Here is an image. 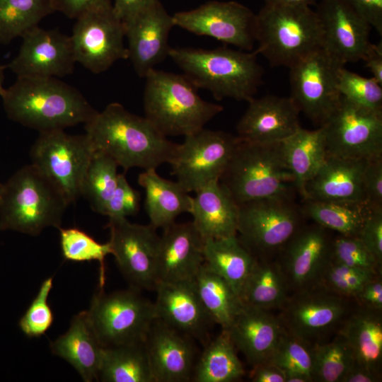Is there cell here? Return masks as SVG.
<instances>
[{
	"instance_id": "52",
	"label": "cell",
	"mask_w": 382,
	"mask_h": 382,
	"mask_svg": "<svg viewBox=\"0 0 382 382\" xmlns=\"http://www.w3.org/2000/svg\"><path fill=\"white\" fill-rule=\"evenodd\" d=\"M346 1L382 35V0Z\"/></svg>"
},
{
	"instance_id": "9",
	"label": "cell",
	"mask_w": 382,
	"mask_h": 382,
	"mask_svg": "<svg viewBox=\"0 0 382 382\" xmlns=\"http://www.w3.org/2000/svg\"><path fill=\"white\" fill-rule=\"evenodd\" d=\"M88 317L103 348L144 342L156 319L154 302L133 288L95 293Z\"/></svg>"
},
{
	"instance_id": "32",
	"label": "cell",
	"mask_w": 382,
	"mask_h": 382,
	"mask_svg": "<svg viewBox=\"0 0 382 382\" xmlns=\"http://www.w3.org/2000/svg\"><path fill=\"white\" fill-rule=\"evenodd\" d=\"M279 144L284 160L294 176L296 190L303 198L306 184L328 156L323 129L322 127L315 130L300 127Z\"/></svg>"
},
{
	"instance_id": "6",
	"label": "cell",
	"mask_w": 382,
	"mask_h": 382,
	"mask_svg": "<svg viewBox=\"0 0 382 382\" xmlns=\"http://www.w3.org/2000/svg\"><path fill=\"white\" fill-rule=\"evenodd\" d=\"M280 142L257 144L239 139L219 182L238 204L274 197H293L294 176Z\"/></svg>"
},
{
	"instance_id": "35",
	"label": "cell",
	"mask_w": 382,
	"mask_h": 382,
	"mask_svg": "<svg viewBox=\"0 0 382 382\" xmlns=\"http://www.w3.org/2000/svg\"><path fill=\"white\" fill-rule=\"evenodd\" d=\"M194 284L212 321L227 330L243 308L239 296L225 279L204 265L195 276Z\"/></svg>"
},
{
	"instance_id": "44",
	"label": "cell",
	"mask_w": 382,
	"mask_h": 382,
	"mask_svg": "<svg viewBox=\"0 0 382 382\" xmlns=\"http://www.w3.org/2000/svg\"><path fill=\"white\" fill-rule=\"evenodd\" d=\"M378 276L381 275L352 268L330 258L316 286L355 299L363 286Z\"/></svg>"
},
{
	"instance_id": "23",
	"label": "cell",
	"mask_w": 382,
	"mask_h": 382,
	"mask_svg": "<svg viewBox=\"0 0 382 382\" xmlns=\"http://www.w3.org/2000/svg\"><path fill=\"white\" fill-rule=\"evenodd\" d=\"M236 126L238 138L257 144L278 143L300 127L297 106L290 97L253 98Z\"/></svg>"
},
{
	"instance_id": "3",
	"label": "cell",
	"mask_w": 382,
	"mask_h": 382,
	"mask_svg": "<svg viewBox=\"0 0 382 382\" xmlns=\"http://www.w3.org/2000/svg\"><path fill=\"white\" fill-rule=\"evenodd\" d=\"M257 54L256 51L226 47H170L168 57L197 88L208 90L216 100L249 102L262 82L264 70L257 62Z\"/></svg>"
},
{
	"instance_id": "4",
	"label": "cell",
	"mask_w": 382,
	"mask_h": 382,
	"mask_svg": "<svg viewBox=\"0 0 382 382\" xmlns=\"http://www.w3.org/2000/svg\"><path fill=\"white\" fill-rule=\"evenodd\" d=\"M144 78V117L166 137L198 132L223 110L203 100L184 74L154 69Z\"/></svg>"
},
{
	"instance_id": "8",
	"label": "cell",
	"mask_w": 382,
	"mask_h": 382,
	"mask_svg": "<svg viewBox=\"0 0 382 382\" xmlns=\"http://www.w3.org/2000/svg\"><path fill=\"white\" fill-rule=\"evenodd\" d=\"M237 236L259 259H275L305 224L306 216L293 197H274L238 204Z\"/></svg>"
},
{
	"instance_id": "34",
	"label": "cell",
	"mask_w": 382,
	"mask_h": 382,
	"mask_svg": "<svg viewBox=\"0 0 382 382\" xmlns=\"http://www.w3.org/2000/svg\"><path fill=\"white\" fill-rule=\"evenodd\" d=\"M289 295L286 282L276 260L255 257L241 292L243 306L279 310Z\"/></svg>"
},
{
	"instance_id": "31",
	"label": "cell",
	"mask_w": 382,
	"mask_h": 382,
	"mask_svg": "<svg viewBox=\"0 0 382 382\" xmlns=\"http://www.w3.org/2000/svg\"><path fill=\"white\" fill-rule=\"evenodd\" d=\"M138 183L145 190V209L156 228L163 229L179 215L190 213L192 197L177 180H168L156 169H149L139 174Z\"/></svg>"
},
{
	"instance_id": "30",
	"label": "cell",
	"mask_w": 382,
	"mask_h": 382,
	"mask_svg": "<svg viewBox=\"0 0 382 382\" xmlns=\"http://www.w3.org/2000/svg\"><path fill=\"white\" fill-rule=\"evenodd\" d=\"M338 332L347 340L357 364L382 374L381 310L359 304Z\"/></svg>"
},
{
	"instance_id": "15",
	"label": "cell",
	"mask_w": 382,
	"mask_h": 382,
	"mask_svg": "<svg viewBox=\"0 0 382 382\" xmlns=\"http://www.w3.org/2000/svg\"><path fill=\"white\" fill-rule=\"evenodd\" d=\"M112 255L129 287L155 290L156 265L160 241L154 226L129 222L127 218L109 219Z\"/></svg>"
},
{
	"instance_id": "39",
	"label": "cell",
	"mask_w": 382,
	"mask_h": 382,
	"mask_svg": "<svg viewBox=\"0 0 382 382\" xmlns=\"http://www.w3.org/2000/svg\"><path fill=\"white\" fill-rule=\"evenodd\" d=\"M55 12L51 0H0V45H6Z\"/></svg>"
},
{
	"instance_id": "14",
	"label": "cell",
	"mask_w": 382,
	"mask_h": 382,
	"mask_svg": "<svg viewBox=\"0 0 382 382\" xmlns=\"http://www.w3.org/2000/svg\"><path fill=\"white\" fill-rule=\"evenodd\" d=\"M321 127L328 156L366 160L382 156V112L342 96L337 108Z\"/></svg>"
},
{
	"instance_id": "26",
	"label": "cell",
	"mask_w": 382,
	"mask_h": 382,
	"mask_svg": "<svg viewBox=\"0 0 382 382\" xmlns=\"http://www.w3.org/2000/svg\"><path fill=\"white\" fill-rule=\"evenodd\" d=\"M284 330L271 311L243 306L226 331L237 351L254 367L270 362Z\"/></svg>"
},
{
	"instance_id": "50",
	"label": "cell",
	"mask_w": 382,
	"mask_h": 382,
	"mask_svg": "<svg viewBox=\"0 0 382 382\" xmlns=\"http://www.w3.org/2000/svg\"><path fill=\"white\" fill-rule=\"evenodd\" d=\"M358 237L382 265V207L369 209Z\"/></svg>"
},
{
	"instance_id": "13",
	"label": "cell",
	"mask_w": 382,
	"mask_h": 382,
	"mask_svg": "<svg viewBox=\"0 0 382 382\" xmlns=\"http://www.w3.org/2000/svg\"><path fill=\"white\" fill-rule=\"evenodd\" d=\"M238 141L237 136L205 128L186 136L170 163L172 174L188 192L219 181Z\"/></svg>"
},
{
	"instance_id": "2",
	"label": "cell",
	"mask_w": 382,
	"mask_h": 382,
	"mask_svg": "<svg viewBox=\"0 0 382 382\" xmlns=\"http://www.w3.org/2000/svg\"><path fill=\"white\" fill-rule=\"evenodd\" d=\"M1 97L9 120L39 133L86 124L98 112L76 88L54 77H17Z\"/></svg>"
},
{
	"instance_id": "12",
	"label": "cell",
	"mask_w": 382,
	"mask_h": 382,
	"mask_svg": "<svg viewBox=\"0 0 382 382\" xmlns=\"http://www.w3.org/2000/svg\"><path fill=\"white\" fill-rule=\"evenodd\" d=\"M343 66L321 47L289 68L290 98L318 127L340 102L338 76Z\"/></svg>"
},
{
	"instance_id": "11",
	"label": "cell",
	"mask_w": 382,
	"mask_h": 382,
	"mask_svg": "<svg viewBox=\"0 0 382 382\" xmlns=\"http://www.w3.org/2000/svg\"><path fill=\"white\" fill-rule=\"evenodd\" d=\"M95 152L84 134L71 135L64 130L40 132L31 146V164L62 192L68 204L81 197L86 170Z\"/></svg>"
},
{
	"instance_id": "54",
	"label": "cell",
	"mask_w": 382,
	"mask_h": 382,
	"mask_svg": "<svg viewBox=\"0 0 382 382\" xmlns=\"http://www.w3.org/2000/svg\"><path fill=\"white\" fill-rule=\"evenodd\" d=\"M157 1L158 0H114L112 10L115 16L124 22Z\"/></svg>"
},
{
	"instance_id": "41",
	"label": "cell",
	"mask_w": 382,
	"mask_h": 382,
	"mask_svg": "<svg viewBox=\"0 0 382 382\" xmlns=\"http://www.w3.org/2000/svg\"><path fill=\"white\" fill-rule=\"evenodd\" d=\"M355 362L352 351L339 332L328 340L314 345L313 382H340Z\"/></svg>"
},
{
	"instance_id": "33",
	"label": "cell",
	"mask_w": 382,
	"mask_h": 382,
	"mask_svg": "<svg viewBox=\"0 0 382 382\" xmlns=\"http://www.w3.org/2000/svg\"><path fill=\"white\" fill-rule=\"evenodd\" d=\"M204 259V265L225 279L240 297L255 257L243 245L237 235L205 240Z\"/></svg>"
},
{
	"instance_id": "22",
	"label": "cell",
	"mask_w": 382,
	"mask_h": 382,
	"mask_svg": "<svg viewBox=\"0 0 382 382\" xmlns=\"http://www.w3.org/2000/svg\"><path fill=\"white\" fill-rule=\"evenodd\" d=\"M204 243L192 221L164 228L156 258V285L193 281L204 262Z\"/></svg>"
},
{
	"instance_id": "24",
	"label": "cell",
	"mask_w": 382,
	"mask_h": 382,
	"mask_svg": "<svg viewBox=\"0 0 382 382\" xmlns=\"http://www.w3.org/2000/svg\"><path fill=\"white\" fill-rule=\"evenodd\" d=\"M192 339L156 319L144 340L155 382L192 380L196 364Z\"/></svg>"
},
{
	"instance_id": "21",
	"label": "cell",
	"mask_w": 382,
	"mask_h": 382,
	"mask_svg": "<svg viewBox=\"0 0 382 382\" xmlns=\"http://www.w3.org/2000/svg\"><path fill=\"white\" fill-rule=\"evenodd\" d=\"M122 24L128 44V59L137 74L144 78L168 57L171 47L169 33L175 26L173 16L158 0Z\"/></svg>"
},
{
	"instance_id": "60",
	"label": "cell",
	"mask_w": 382,
	"mask_h": 382,
	"mask_svg": "<svg viewBox=\"0 0 382 382\" xmlns=\"http://www.w3.org/2000/svg\"><path fill=\"white\" fill-rule=\"evenodd\" d=\"M7 68L6 65H0V97L3 94L5 88L3 86L4 79V70Z\"/></svg>"
},
{
	"instance_id": "59",
	"label": "cell",
	"mask_w": 382,
	"mask_h": 382,
	"mask_svg": "<svg viewBox=\"0 0 382 382\" xmlns=\"http://www.w3.org/2000/svg\"><path fill=\"white\" fill-rule=\"evenodd\" d=\"M284 382H313L312 378L305 374L297 371L284 372Z\"/></svg>"
},
{
	"instance_id": "46",
	"label": "cell",
	"mask_w": 382,
	"mask_h": 382,
	"mask_svg": "<svg viewBox=\"0 0 382 382\" xmlns=\"http://www.w3.org/2000/svg\"><path fill=\"white\" fill-rule=\"evenodd\" d=\"M331 260L352 268L382 275L381 265L359 237L333 236Z\"/></svg>"
},
{
	"instance_id": "45",
	"label": "cell",
	"mask_w": 382,
	"mask_h": 382,
	"mask_svg": "<svg viewBox=\"0 0 382 382\" xmlns=\"http://www.w3.org/2000/svg\"><path fill=\"white\" fill-rule=\"evenodd\" d=\"M338 89L343 97L366 108L382 112V86L343 66L339 73Z\"/></svg>"
},
{
	"instance_id": "7",
	"label": "cell",
	"mask_w": 382,
	"mask_h": 382,
	"mask_svg": "<svg viewBox=\"0 0 382 382\" xmlns=\"http://www.w3.org/2000/svg\"><path fill=\"white\" fill-rule=\"evenodd\" d=\"M255 40L272 66L290 68L322 47V32L310 6L265 4L255 16Z\"/></svg>"
},
{
	"instance_id": "57",
	"label": "cell",
	"mask_w": 382,
	"mask_h": 382,
	"mask_svg": "<svg viewBox=\"0 0 382 382\" xmlns=\"http://www.w3.org/2000/svg\"><path fill=\"white\" fill-rule=\"evenodd\" d=\"M382 374L374 372L354 362L340 382H379Z\"/></svg>"
},
{
	"instance_id": "61",
	"label": "cell",
	"mask_w": 382,
	"mask_h": 382,
	"mask_svg": "<svg viewBox=\"0 0 382 382\" xmlns=\"http://www.w3.org/2000/svg\"><path fill=\"white\" fill-rule=\"evenodd\" d=\"M3 187H4V183H0V200H1V194H2V191H3Z\"/></svg>"
},
{
	"instance_id": "43",
	"label": "cell",
	"mask_w": 382,
	"mask_h": 382,
	"mask_svg": "<svg viewBox=\"0 0 382 382\" xmlns=\"http://www.w3.org/2000/svg\"><path fill=\"white\" fill-rule=\"evenodd\" d=\"M270 362L284 372L297 371L312 378L314 345L284 330Z\"/></svg>"
},
{
	"instance_id": "1",
	"label": "cell",
	"mask_w": 382,
	"mask_h": 382,
	"mask_svg": "<svg viewBox=\"0 0 382 382\" xmlns=\"http://www.w3.org/2000/svg\"><path fill=\"white\" fill-rule=\"evenodd\" d=\"M84 128L94 150L107 154L125 170L170 164L178 145L145 117L129 112L119 103H111L98 112Z\"/></svg>"
},
{
	"instance_id": "28",
	"label": "cell",
	"mask_w": 382,
	"mask_h": 382,
	"mask_svg": "<svg viewBox=\"0 0 382 382\" xmlns=\"http://www.w3.org/2000/svg\"><path fill=\"white\" fill-rule=\"evenodd\" d=\"M239 207L219 181L195 192L190 214L202 238L216 239L237 235Z\"/></svg>"
},
{
	"instance_id": "20",
	"label": "cell",
	"mask_w": 382,
	"mask_h": 382,
	"mask_svg": "<svg viewBox=\"0 0 382 382\" xmlns=\"http://www.w3.org/2000/svg\"><path fill=\"white\" fill-rule=\"evenodd\" d=\"M21 37L18 54L6 65L17 77L60 78L73 73L76 62L70 36L37 25Z\"/></svg>"
},
{
	"instance_id": "47",
	"label": "cell",
	"mask_w": 382,
	"mask_h": 382,
	"mask_svg": "<svg viewBox=\"0 0 382 382\" xmlns=\"http://www.w3.org/2000/svg\"><path fill=\"white\" fill-rule=\"evenodd\" d=\"M52 286V277L42 282L37 295L18 321L21 330L28 337L45 335L54 322V313L48 303Z\"/></svg>"
},
{
	"instance_id": "40",
	"label": "cell",
	"mask_w": 382,
	"mask_h": 382,
	"mask_svg": "<svg viewBox=\"0 0 382 382\" xmlns=\"http://www.w3.org/2000/svg\"><path fill=\"white\" fill-rule=\"evenodd\" d=\"M118 166L111 157L95 151L84 176L81 197L88 201L96 213L105 216L108 202L117 185Z\"/></svg>"
},
{
	"instance_id": "27",
	"label": "cell",
	"mask_w": 382,
	"mask_h": 382,
	"mask_svg": "<svg viewBox=\"0 0 382 382\" xmlns=\"http://www.w3.org/2000/svg\"><path fill=\"white\" fill-rule=\"evenodd\" d=\"M367 160L328 156L306 184L303 200L335 201L365 205L362 175Z\"/></svg>"
},
{
	"instance_id": "58",
	"label": "cell",
	"mask_w": 382,
	"mask_h": 382,
	"mask_svg": "<svg viewBox=\"0 0 382 382\" xmlns=\"http://www.w3.org/2000/svg\"><path fill=\"white\" fill-rule=\"evenodd\" d=\"M265 4L284 6H311L316 4V0H265Z\"/></svg>"
},
{
	"instance_id": "16",
	"label": "cell",
	"mask_w": 382,
	"mask_h": 382,
	"mask_svg": "<svg viewBox=\"0 0 382 382\" xmlns=\"http://www.w3.org/2000/svg\"><path fill=\"white\" fill-rule=\"evenodd\" d=\"M76 20L70 36L76 62L100 74L117 61L128 59L124 26L112 6L87 12Z\"/></svg>"
},
{
	"instance_id": "19",
	"label": "cell",
	"mask_w": 382,
	"mask_h": 382,
	"mask_svg": "<svg viewBox=\"0 0 382 382\" xmlns=\"http://www.w3.org/2000/svg\"><path fill=\"white\" fill-rule=\"evenodd\" d=\"M315 11L322 48L343 65L362 60L371 43L370 24L346 0H321Z\"/></svg>"
},
{
	"instance_id": "17",
	"label": "cell",
	"mask_w": 382,
	"mask_h": 382,
	"mask_svg": "<svg viewBox=\"0 0 382 382\" xmlns=\"http://www.w3.org/2000/svg\"><path fill=\"white\" fill-rule=\"evenodd\" d=\"M173 16L175 26L250 51L255 40V16L236 1H212Z\"/></svg>"
},
{
	"instance_id": "49",
	"label": "cell",
	"mask_w": 382,
	"mask_h": 382,
	"mask_svg": "<svg viewBox=\"0 0 382 382\" xmlns=\"http://www.w3.org/2000/svg\"><path fill=\"white\" fill-rule=\"evenodd\" d=\"M365 205L382 207V156L368 159L362 175Z\"/></svg>"
},
{
	"instance_id": "38",
	"label": "cell",
	"mask_w": 382,
	"mask_h": 382,
	"mask_svg": "<svg viewBox=\"0 0 382 382\" xmlns=\"http://www.w3.org/2000/svg\"><path fill=\"white\" fill-rule=\"evenodd\" d=\"M301 209L306 217L330 231L358 237L369 208L358 203L308 199Z\"/></svg>"
},
{
	"instance_id": "55",
	"label": "cell",
	"mask_w": 382,
	"mask_h": 382,
	"mask_svg": "<svg viewBox=\"0 0 382 382\" xmlns=\"http://www.w3.org/2000/svg\"><path fill=\"white\" fill-rule=\"evenodd\" d=\"M250 379L253 382H284L283 370L272 362L264 363L252 367Z\"/></svg>"
},
{
	"instance_id": "53",
	"label": "cell",
	"mask_w": 382,
	"mask_h": 382,
	"mask_svg": "<svg viewBox=\"0 0 382 382\" xmlns=\"http://www.w3.org/2000/svg\"><path fill=\"white\" fill-rule=\"evenodd\" d=\"M355 300L361 306L382 311V275L366 283Z\"/></svg>"
},
{
	"instance_id": "42",
	"label": "cell",
	"mask_w": 382,
	"mask_h": 382,
	"mask_svg": "<svg viewBox=\"0 0 382 382\" xmlns=\"http://www.w3.org/2000/svg\"><path fill=\"white\" fill-rule=\"evenodd\" d=\"M60 246L66 260L71 262L97 261L99 264V288L105 283L106 257L112 253L109 243H100L78 228H59Z\"/></svg>"
},
{
	"instance_id": "5",
	"label": "cell",
	"mask_w": 382,
	"mask_h": 382,
	"mask_svg": "<svg viewBox=\"0 0 382 382\" xmlns=\"http://www.w3.org/2000/svg\"><path fill=\"white\" fill-rule=\"evenodd\" d=\"M69 205L59 189L33 164L16 170L4 183L0 231L37 236L47 227L61 228Z\"/></svg>"
},
{
	"instance_id": "29",
	"label": "cell",
	"mask_w": 382,
	"mask_h": 382,
	"mask_svg": "<svg viewBox=\"0 0 382 382\" xmlns=\"http://www.w3.org/2000/svg\"><path fill=\"white\" fill-rule=\"evenodd\" d=\"M52 353L71 364L86 382L98 380L103 347L89 321L87 311L75 315L67 331L51 342Z\"/></svg>"
},
{
	"instance_id": "25",
	"label": "cell",
	"mask_w": 382,
	"mask_h": 382,
	"mask_svg": "<svg viewBox=\"0 0 382 382\" xmlns=\"http://www.w3.org/2000/svg\"><path fill=\"white\" fill-rule=\"evenodd\" d=\"M154 301L156 320L191 338L203 340L212 323L194 280L158 284Z\"/></svg>"
},
{
	"instance_id": "10",
	"label": "cell",
	"mask_w": 382,
	"mask_h": 382,
	"mask_svg": "<svg viewBox=\"0 0 382 382\" xmlns=\"http://www.w3.org/2000/svg\"><path fill=\"white\" fill-rule=\"evenodd\" d=\"M358 306L354 298L314 286L291 294L277 316L285 331L315 345L337 333Z\"/></svg>"
},
{
	"instance_id": "18",
	"label": "cell",
	"mask_w": 382,
	"mask_h": 382,
	"mask_svg": "<svg viewBox=\"0 0 382 382\" xmlns=\"http://www.w3.org/2000/svg\"><path fill=\"white\" fill-rule=\"evenodd\" d=\"M330 232L314 222L304 224L276 256L290 294L316 285L331 258Z\"/></svg>"
},
{
	"instance_id": "56",
	"label": "cell",
	"mask_w": 382,
	"mask_h": 382,
	"mask_svg": "<svg viewBox=\"0 0 382 382\" xmlns=\"http://www.w3.org/2000/svg\"><path fill=\"white\" fill-rule=\"evenodd\" d=\"M369 68L374 78L382 86V43H371L362 59Z\"/></svg>"
},
{
	"instance_id": "37",
	"label": "cell",
	"mask_w": 382,
	"mask_h": 382,
	"mask_svg": "<svg viewBox=\"0 0 382 382\" xmlns=\"http://www.w3.org/2000/svg\"><path fill=\"white\" fill-rule=\"evenodd\" d=\"M155 382L144 342L103 349L98 380Z\"/></svg>"
},
{
	"instance_id": "48",
	"label": "cell",
	"mask_w": 382,
	"mask_h": 382,
	"mask_svg": "<svg viewBox=\"0 0 382 382\" xmlns=\"http://www.w3.org/2000/svg\"><path fill=\"white\" fill-rule=\"evenodd\" d=\"M140 200V193L129 185L125 174L120 173L117 185L108 202L105 216L109 219L134 216L139 212Z\"/></svg>"
},
{
	"instance_id": "36",
	"label": "cell",
	"mask_w": 382,
	"mask_h": 382,
	"mask_svg": "<svg viewBox=\"0 0 382 382\" xmlns=\"http://www.w3.org/2000/svg\"><path fill=\"white\" fill-rule=\"evenodd\" d=\"M245 374L228 332H221L205 346L196 361L192 381L195 382H233Z\"/></svg>"
},
{
	"instance_id": "51",
	"label": "cell",
	"mask_w": 382,
	"mask_h": 382,
	"mask_svg": "<svg viewBox=\"0 0 382 382\" xmlns=\"http://www.w3.org/2000/svg\"><path fill=\"white\" fill-rule=\"evenodd\" d=\"M54 11H59L70 18L95 10L112 6L111 0H51Z\"/></svg>"
}]
</instances>
